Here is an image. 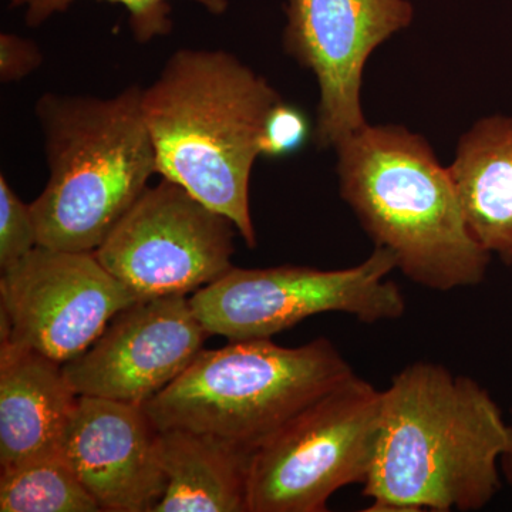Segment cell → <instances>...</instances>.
<instances>
[{
	"instance_id": "1",
	"label": "cell",
	"mask_w": 512,
	"mask_h": 512,
	"mask_svg": "<svg viewBox=\"0 0 512 512\" xmlns=\"http://www.w3.org/2000/svg\"><path fill=\"white\" fill-rule=\"evenodd\" d=\"M508 423L477 380L439 363L403 367L382 390L369 512L480 511L501 488Z\"/></svg>"
},
{
	"instance_id": "2",
	"label": "cell",
	"mask_w": 512,
	"mask_h": 512,
	"mask_svg": "<svg viewBox=\"0 0 512 512\" xmlns=\"http://www.w3.org/2000/svg\"><path fill=\"white\" fill-rule=\"evenodd\" d=\"M279 101L264 77L225 50H178L141 94L157 173L228 217L249 248L258 244L249 180Z\"/></svg>"
},
{
	"instance_id": "3",
	"label": "cell",
	"mask_w": 512,
	"mask_h": 512,
	"mask_svg": "<svg viewBox=\"0 0 512 512\" xmlns=\"http://www.w3.org/2000/svg\"><path fill=\"white\" fill-rule=\"evenodd\" d=\"M335 150L340 197L409 281L436 292L484 282L493 256L471 234L450 171L423 137L367 124Z\"/></svg>"
},
{
	"instance_id": "4",
	"label": "cell",
	"mask_w": 512,
	"mask_h": 512,
	"mask_svg": "<svg viewBox=\"0 0 512 512\" xmlns=\"http://www.w3.org/2000/svg\"><path fill=\"white\" fill-rule=\"evenodd\" d=\"M143 90L110 99L47 93L36 104L49 180L30 204L39 245L94 252L157 173Z\"/></svg>"
},
{
	"instance_id": "5",
	"label": "cell",
	"mask_w": 512,
	"mask_h": 512,
	"mask_svg": "<svg viewBox=\"0 0 512 512\" xmlns=\"http://www.w3.org/2000/svg\"><path fill=\"white\" fill-rule=\"evenodd\" d=\"M355 375L335 343L285 348L271 339L202 349L144 409L158 430L211 434L255 453L276 431Z\"/></svg>"
},
{
	"instance_id": "6",
	"label": "cell",
	"mask_w": 512,
	"mask_h": 512,
	"mask_svg": "<svg viewBox=\"0 0 512 512\" xmlns=\"http://www.w3.org/2000/svg\"><path fill=\"white\" fill-rule=\"evenodd\" d=\"M397 269L387 249L343 269L281 265L235 268L190 296L192 311L210 336L235 340L272 336L322 313H345L365 325L403 318L407 303L390 281Z\"/></svg>"
},
{
	"instance_id": "7",
	"label": "cell",
	"mask_w": 512,
	"mask_h": 512,
	"mask_svg": "<svg viewBox=\"0 0 512 512\" xmlns=\"http://www.w3.org/2000/svg\"><path fill=\"white\" fill-rule=\"evenodd\" d=\"M382 390L356 375L256 448L249 512H325L333 494L365 484L375 460Z\"/></svg>"
},
{
	"instance_id": "8",
	"label": "cell",
	"mask_w": 512,
	"mask_h": 512,
	"mask_svg": "<svg viewBox=\"0 0 512 512\" xmlns=\"http://www.w3.org/2000/svg\"><path fill=\"white\" fill-rule=\"evenodd\" d=\"M238 229L183 185L147 187L94 251L138 299L195 293L232 268Z\"/></svg>"
},
{
	"instance_id": "9",
	"label": "cell",
	"mask_w": 512,
	"mask_h": 512,
	"mask_svg": "<svg viewBox=\"0 0 512 512\" xmlns=\"http://www.w3.org/2000/svg\"><path fill=\"white\" fill-rule=\"evenodd\" d=\"M136 293L94 252L36 247L0 278V340L64 363L90 348Z\"/></svg>"
},
{
	"instance_id": "10",
	"label": "cell",
	"mask_w": 512,
	"mask_h": 512,
	"mask_svg": "<svg viewBox=\"0 0 512 512\" xmlns=\"http://www.w3.org/2000/svg\"><path fill=\"white\" fill-rule=\"evenodd\" d=\"M286 53L311 70L320 100L315 140L335 148L367 126L363 72L370 55L413 20L407 0H288Z\"/></svg>"
},
{
	"instance_id": "11",
	"label": "cell",
	"mask_w": 512,
	"mask_h": 512,
	"mask_svg": "<svg viewBox=\"0 0 512 512\" xmlns=\"http://www.w3.org/2000/svg\"><path fill=\"white\" fill-rule=\"evenodd\" d=\"M208 336L188 296L138 299L64 363V376L77 396L144 406L183 375Z\"/></svg>"
},
{
	"instance_id": "12",
	"label": "cell",
	"mask_w": 512,
	"mask_h": 512,
	"mask_svg": "<svg viewBox=\"0 0 512 512\" xmlns=\"http://www.w3.org/2000/svg\"><path fill=\"white\" fill-rule=\"evenodd\" d=\"M144 406L79 396L60 453L106 512H153L165 477Z\"/></svg>"
},
{
	"instance_id": "13",
	"label": "cell",
	"mask_w": 512,
	"mask_h": 512,
	"mask_svg": "<svg viewBox=\"0 0 512 512\" xmlns=\"http://www.w3.org/2000/svg\"><path fill=\"white\" fill-rule=\"evenodd\" d=\"M79 396L62 363L0 340V467L60 453Z\"/></svg>"
},
{
	"instance_id": "14",
	"label": "cell",
	"mask_w": 512,
	"mask_h": 512,
	"mask_svg": "<svg viewBox=\"0 0 512 512\" xmlns=\"http://www.w3.org/2000/svg\"><path fill=\"white\" fill-rule=\"evenodd\" d=\"M157 451L165 490L153 512H249L252 451L183 429L158 430Z\"/></svg>"
},
{
	"instance_id": "15",
	"label": "cell",
	"mask_w": 512,
	"mask_h": 512,
	"mask_svg": "<svg viewBox=\"0 0 512 512\" xmlns=\"http://www.w3.org/2000/svg\"><path fill=\"white\" fill-rule=\"evenodd\" d=\"M448 171L471 234L512 266V116L478 120L461 137Z\"/></svg>"
},
{
	"instance_id": "16",
	"label": "cell",
	"mask_w": 512,
	"mask_h": 512,
	"mask_svg": "<svg viewBox=\"0 0 512 512\" xmlns=\"http://www.w3.org/2000/svg\"><path fill=\"white\" fill-rule=\"evenodd\" d=\"M2 512H100L62 453L33 458L0 473Z\"/></svg>"
},
{
	"instance_id": "17",
	"label": "cell",
	"mask_w": 512,
	"mask_h": 512,
	"mask_svg": "<svg viewBox=\"0 0 512 512\" xmlns=\"http://www.w3.org/2000/svg\"><path fill=\"white\" fill-rule=\"evenodd\" d=\"M77 0H9L13 8H26V23L30 28L45 23L55 13L66 12ZM117 3L127 9L130 28L138 42L146 43L156 37L167 36L173 29L171 0H99ZM204 6L212 15H222L228 8V0H192Z\"/></svg>"
},
{
	"instance_id": "18",
	"label": "cell",
	"mask_w": 512,
	"mask_h": 512,
	"mask_svg": "<svg viewBox=\"0 0 512 512\" xmlns=\"http://www.w3.org/2000/svg\"><path fill=\"white\" fill-rule=\"evenodd\" d=\"M39 247L35 218L30 205L13 192L5 175H0V268L18 264Z\"/></svg>"
},
{
	"instance_id": "19",
	"label": "cell",
	"mask_w": 512,
	"mask_h": 512,
	"mask_svg": "<svg viewBox=\"0 0 512 512\" xmlns=\"http://www.w3.org/2000/svg\"><path fill=\"white\" fill-rule=\"evenodd\" d=\"M311 128L305 114L284 100L269 111L261 140V156L282 157L295 153L308 140Z\"/></svg>"
},
{
	"instance_id": "20",
	"label": "cell",
	"mask_w": 512,
	"mask_h": 512,
	"mask_svg": "<svg viewBox=\"0 0 512 512\" xmlns=\"http://www.w3.org/2000/svg\"><path fill=\"white\" fill-rule=\"evenodd\" d=\"M42 62V52L35 43L10 33L0 36V77L3 83L23 79L35 72Z\"/></svg>"
},
{
	"instance_id": "21",
	"label": "cell",
	"mask_w": 512,
	"mask_h": 512,
	"mask_svg": "<svg viewBox=\"0 0 512 512\" xmlns=\"http://www.w3.org/2000/svg\"><path fill=\"white\" fill-rule=\"evenodd\" d=\"M500 470L512 487V421L508 424V444L500 458Z\"/></svg>"
}]
</instances>
